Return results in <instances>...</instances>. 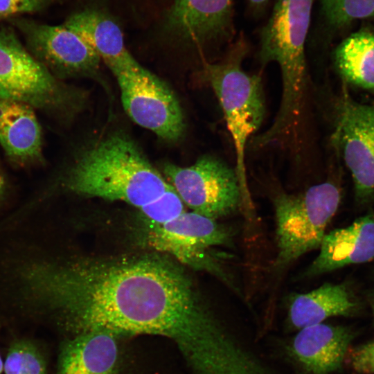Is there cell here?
<instances>
[{
  "mask_svg": "<svg viewBox=\"0 0 374 374\" xmlns=\"http://www.w3.org/2000/svg\"><path fill=\"white\" fill-rule=\"evenodd\" d=\"M25 280L75 335L102 329L163 336L189 365L210 350L220 328L183 265L156 251L37 264Z\"/></svg>",
  "mask_w": 374,
  "mask_h": 374,
  "instance_id": "1",
  "label": "cell"
},
{
  "mask_svg": "<svg viewBox=\"0 0 374 374\" xmlns=\"http://www.w3.org/2000/svg\"><path fill=\"white\" fill-rule=\"evenodd\" d=\"M66 182L77 194L123 201L139 210L172 187L138 143L122 130L107 133L85 145Z\"/></svg>",
  "mask_w": 374,
  "mask_h": 374,
  "instance_id": "2",
  "label": "cell"
},
{
  "mask_svg": "<svg viewBox=\"0 0 374 374\" xmlns=\"http://www.w3.org/2000/svg\"><path fill=\"white\" fill-rule=\"evenodd\" d=\"M314 0H276L260 30V64H277L282 95L278 111L271 124L279 134L299 131L307 88L305 43Z\"/></svg>",
  "mask_w": 374,
  "mask_h": 374,
  "instance_id": "3",
  "label": "cell"
},
{
  "mask_svg": "<svg viewBox=\"0 0 374 374\" xmlns=\"http://www.w3.org/2000/svg\"><path fill=\"white\" fill-rule=\"evenodd\" d=\"M248 50L247 42L242 35L226 48L220 61L205 65L204 74L222 109L234 145L235 170L242 199L250 206L246 149L262 123L265 103L260 76L249 74L242 67Z\"/></svg>",
  "mask_w": 374,
  "mask_h": 374,
  "instance_id": "4",
  "label": "cell"
},
{
  "mask_svg": "<svg viewBox=\"0 0 374 374\" xmlns=\"http://www.w3.org/2000/svg\"><path fill=\"white\" fill-rule=\"evenodd\" d=\"M0 99L73 114L82 109L87 96L57 80L4 27L0 28Z\"/></svg>",
  "mask_w": 374,
  "mask_h": 374,
  "instance_id": "5",
  "label": "cell"
},
{
  "mask_svg": "<svg viewBox=\"0 0 374 374\" xmlns=\"http://www.w3.org/2000/svg\"><path fill=\"white\" fill-rule=\"evenodd\" d=\"M339 189L331 182L314 185L299 194L281 193L274 199L278 269L320 247L326 228L337 212Z\"/></svg>",
  "mask_w": 374,
  "mask_h": 374,
  "instance_id": "6",
  "label": "cell"
},
{
  "mask_svg": "<svg viewBox=\"0 0 374 374\" xmlns=\"http://www.w3.org/2000/svg\"><path fill=\"white\" fill-rule=\"evenodd\" d=\"M143 223V240L150 249L181 265L209 272L235 288L221 257L213 251L215 247L233 246L230 228L193 211H185L161 224Z\"/></svg>",
  "mask_w": 374,
  "mask_h": 374,
  "instance_id": "7",
  "label": "cell"
},
{
  "mask_svg": "<svg viewBox=\"0 0 374 374\" xmlns=\"http://www.w3.org/2000/svg\"><path fill=\"white\" fill-rule=\"evenodd\" d=\"M163 171L184 204L206 217L228 216L243 203L235 168L212 155H204L186 167L165 163Z\"/></svg>",
  "mask_w": 374,
  "mask_h": 374,
  "instance_id": "8",
  "label": "cell"
},
{
  "mask_svg": "<svg viewBox=\"0 0 374 374\" xmlns=\"http://www.w3.org/2000/svg\"><path fill=\"white\" fill-rule=\"evenodd\" d=\"M14 23L23 33L33 53L55 76L100 80V56L64 22L50 26L17 19Z\"/></svg>",
  "mask_w": 374,
  "mask_h": 374,
  "instance_id": "9",
  "label": "cell"
},
{
  "mask_svg": "<svg viewBox=\"0 0 374 374\" xmlns=\"http://www.w3.org/2000/svg\"><path fill=\"white\" fill-rule=\"evenodd\" d=\"M116 80L123 108L135 123L166 141L181 139L185 132L183 112L164 81L149 71Z\"/></svg>",
  "mask_w": 374,
  "mask_h": 374,
  "instance_id": "10",
  "label": "cell"
},
{
  "mask_svg": "<svg viewBox=\"0 0 374 374\" xmlns=\"http://www.w3.org/2000/svg\"><path fill=\"white\" fill-rule=\"evenodd\" d=\"M334 141L351 173L356 199L374 197V105L344 96L337 107Z\"/></svg>",
  "mask_w": 374,
  "mask_h": 374,
  "instance_id": "11",
  "label": "cell"
},
{
  "mask_svg": "<svg viewBox=\"0 0 374 374\" xmlns=\"http://www.w3.org/2000/svg\"><path fill=\"white\" fill-rule=\"evenodd\" d=\"M166 26L184 42L199 48L229 47L236 34L232 0H175Z\"/></svg>",
  "mask_w": 374,
  "mask_h": 374,
  "instance_id": "12",
  "label": "cell"
},
{
  "mask_svg": "<svg viewBox=\"0 0 374 374\" xmlns=\"http://www.w3.org/2000/svg\"><path fill=\"white\" fill-rule=\"evenodd\" d=\"M64 23L87 42L116 78L143 75L148 71L126 48L119 26L102 11L84 9Z\"/></svg>",
  "mask_w": 374,
  "mask_h": 374,
  "instance_id": "13",
  "label": "cell"
},
{
  "mask_svg": "<svg viewBox=\"0 0 374 374\" xmlns=\"http://www.w3.org/2000/svg\"><path fill=\"white\" fill-rule=\"evenodd\" d=\"M320 251L303 275L313 277L347 265L374 260V214L326 233Z\"/></svg>",
  "mask_w": 374,
  "mask_h": 374,
  "instance_id": "14",
  "label": "cell"
},
{
  "mask_svg": "<svg viewBox=\"0 0 374 374\" xmlns=\"http://www.w3.org/2000/svg\"><path fill=\"white\" fill-rule=\"evenodd\" d=\"M352 338L348 328L321 323L299 329L290 350L309 374H330L341 366Z\"/></svg>",
  "mask_w": 374,
  "mask_h": 374,
  "instance_id": "15",
  "label": "cell"
},
{
  "mask_svg": "<svg viewBox=\"0 0 374 374\" xmlns=\"http://www.w3.org/2000/svg\"><path fill=\"white\" fill-rule=\"evenodd\" d=\"M118 337L102 329L74 335L62 348L57 374H118Z\"/></svg>",
  "mask_w": 374,
  "mask_h": 374,
  "instance_id": "16",
  "label": "cell"
},
{
  "mask_svg": "<svg viewBox=\"0 0 374 374\" xmlns=\"http://www.w3.org/2000/svg\"><path fill=\"white\" fill-rule=\"evenodd\" d=\"M0 143L16 161H27L39 157L41 128L32 107L0 99Z\"/></svg>",
  "mask_w": 374,
  "mask_h": 374,
  "instance_id": "17",
  "label": "cell"
},
{
  "mask_svg": "<svg viewBox=\"0 0 374 374\" xmlns=\"http://www.w3.org/2000/svg\"><path fill=\"white\" fill-rule=\"evenodd\" d=\"M355 308L354 297L345 284L325 283L310 292L292 296L289 319L294 328L301 329L331 317L348 315Z\"/></svg>",
  "mask_w": 374,
  "mask_h": 374,
  "instance_id": "18",
  "label": "cell"
},
{
  "mask_svg": "<svg viewBox=\"0 0 374 374\" xmlns=\"http://www.w3.org/2000/svg\"><path fill=\"white\" fill-rule=\"evenodd\" d=\"M334 57L345 80L374 91V33L361 30L351 34L337 46Z\"/></svg>",
  "mask_w": 374,
  "mask_h": 374,
  "instance_id": "19",
  "label": "cell"
},
{
  "mask_svg": "<svg viewBox=\"0 0 374 374\" xmlns=\"http://www.w3.org/2000/svg\"><path fill=\"white\" fill-rule=\"evenodd\" d=\"M320 14L333 28H344L352 22L374 15V0H319Z\"/></svg>",
  "mask_w": 374,
  "mask_h": 374,
  "instance_id": "20",
  "label": "cell"
},
{
  "mask_svg": "<svg viewBox=\"0 0 374 374\" xmlns=\"http://www.w3.org/2000/svg\"><path fill=\"white\" fill-rule=\"evenodd\" d=\"M5 374H46L45 362L30 342L19 341L10 348L3 364Z\"/></svg>",
  "mask_w": 374,
  "mask_h": 374,
  "instance_id": "21",
  "label": "cell"
},
{
  "mask_svg": "<svg viewBox=\"0 0 374 374\" xmlns=\"http://www.w3.org/2000/svg\"><path fill=\"white\" fill-rule=\"evenodd\" d=\"M185 204L172 186L157 201L141 208L143 222L161 224L185 212Z\"/></svg>",
  "mask_w": 374,
  "mask_h": 374,
  "instance_id": "22",
  "label": "cell"
},
{
  "mask_svg": "<svg viewBox=\"0 0 374 374\" xmlns=\"http://www.w3.org/2000/svg\"><path fill=\"white\" fill-rule=\"evenodd\" d=\"M56 0H0V17L40 10Z\"/></svg>",
  "mask_w": 374,
  "mask_h": 374,
  "instance_id": "23",
  "label": "cell"
},
{
  "mask_svg": "<svg viewBox=\"0 0 374 374\" xmlns=\"http://www.w3.org/2000/svg\"><path fill=\"white\" fill-rule=\"evenodd\" d=\"M350 362L359 373L374 374V341L354 349L350 355Z\"/></svg>",
  "mask_w": 374,
  "mask_h": 374,
  "instance_id": "24",
  "label": "cell"
},
{
  "mask_svg": "<svg viewBox=\"0 0 374 374\" xmlns=\"http://www.w3.org/2000/svg\"><path fill=\"white\" fill-rule=\"evenodd\" d=\"M248 8L253 17H261L267 8L269 0H247Z\"/></svg>",
  "mask_w": 374,
  "mask_h": 374,
  "instance_id": "25",
  "label": "cell"
},
{
  "mask_svg": "<svg viewBox=\"0 0 374 374\" xmlns=\"http://www.w3.org/2000/svg\"><path fill=\"white\" fill-rule=\"evenodd\" d=\"M3 371V363L2 362L1 355H0V374H2Z\"/></svg>",
  "mask_w": 374,
  "mask_h": 374,
  "instance_id": "26",
  "label": "cell"
},
{
  "mask_svg": "<svg viewBox=\"0 0 374 374\" xmlns=\"http://www.w3.org/2000/svg\"><path fill=\"white\" fill-rule=\"evenodd\" d=\"M2 186H3V179H2V177L0 175V190H1V188H2Z\"/></svg>",
  "mask_w": 374,
  "mask_h": 374,
  "instance_id": "27",
  "label": "cell"
},
{
  "mask_svg": "<svg viewBox=\"0 0 374 374\" xmlns=\"http://www.w3.org/2000/svg\"><path fill=\"white\" fill-rule=\"evenodd\" d=\"M372 308H373V314H374V296H373V300H372Z\"/></svg>",
  "mask_w": 374,
  "mask_h": 374,
  "instance_id": "28",
  "label": "cell"
},
{
  "mask_svg": "<svg viewBox=\"0 0 374 374\" xmlns=\"http://www.w3.org/2000/svg\"><path fill=\"white\" fill-rule=\"evenodd\" d=\"M2 19V18H1V17H0V19Z\"/></svg>",
  "mask_w": 374,
  "mask_h": 374,
  "instance_id": "29",
  "label": "cell"
}]
</instances>
